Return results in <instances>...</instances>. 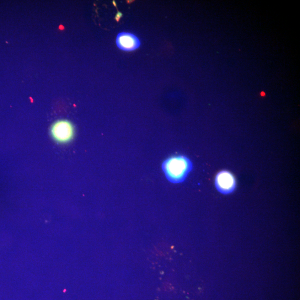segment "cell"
<instances>
[{"label": "cell", "mask_w": 300, "mask_h": 300, "mask_svg": "<svg viewBox=\"0 0 300 300\" xmlns=\"http://www.w3.org/2000/svg\"><path fill=\"white\" fill-rule=\"evenodd\" d=\"M162 169L170 183H183L193 169L191 160L183 155L170 157L164 161Z\"/></svg>", "instance_id": "obj_1"}, {"label": "cell", "mask_w": 300, "mask_h": 300, "mask_svg": "<svg viewBox=\"0 0 300 300\" xmlns=\"http://www.w3.org/2000/svg\"><path fill=\"white\" fill-rule=\"evenodd\" d=\"M52 140L59 144H67L73 140L75 128L72 123L65 119L53 122L50 128Z\"/></svg>", "instance_id": "obj_2"}, {"label": "cell", "mask_w": 300, "mask_h": 300, "mask_svg": "<svg viewBox=\"0 0 300 300\" xmlns=\"http://www.w3.org/2000/svg\"><path fill=\"white\" fill-rule=\"evenodd\" d=\"M216 189L221 194H231L237 187V181L233 174L227 170L217 173L215 180Z\"/></svg>", "instance_id": "obj_3"}, {"label": "cell", "mask_w": 300, "mask_h": 300, "mask_svg": "<svg viewBox=\"0 0 300 300\" xmlns=\"http://www.w3.org/2000/svg\"><path fill=\"white\" fill-rule=\"evenodd\" d=\"M116 42L117 47L125 51L135 50L141 45V42L137 37L126 32L118 34Z\"/></svg>", "instance_id": "obj_4"}, {"label": "cell", "mask_w": 300, "mask_h": 300, "mask_svg": "<svg viewBox=\"0 0 300 300\" xmlns=\"http://www.w3.org/2000/svg\"><path fill=\"white\" fill-rule=\"evenodd\" d=\"M122 14L120 12L118 13L116 15V19L117 21H119L120 18L122 17Z\"/></svg>", "instance_id": "obj_5"}]
</instances>
